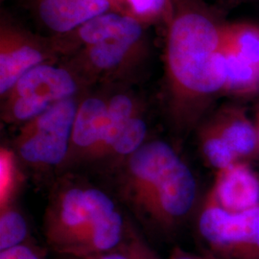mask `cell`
Here are the masks:
<instances>
[{
  "label": "cell",
  "instance_id": "20",
  "mask_svg": "<svg viewBox=\"0 0 259 259\" xmlns=\"http://www.w3.org/2000/svg\"><path fill=\"white\" fill-rule=\"evenodd\" d=\"M16 183V165L13 154L7 149H1L0 155V206L12 200Z\"/></svg>",
  "mask_w": 259,
  "mask_h": 259
},
{
  "label": "cell",
  "instance_id": "8",
  "mask_svg": "<svg viewBox=\"0 0 259 259\" xmlns=\"http://www.w3.org/2000/svg\"><path fill=\"white\" fill-rule=\"evenodd\" d=\"M198 134L230 149L239 160H257L258 139L255 124L241 106L223 107L201 125Z\"/></svg>",
  "mask_w": 259,
  "mask_h": 259
},
{
  "label": "cell",
  "instance_id": "1",
  "mask_svg": "<svg viewBox=\"0 0 259 259\" xmlns=\"http://www.w3.org/2000/svg\"><path fill=\"white\" fill-rule=\"evenodd\" d=\"M221 46L222 24L201 12L187 11L171 23L167 72L180 129L191 127L204 105L224 93L227 77Z\"/></svg>",
  "mask_w": 259,
  "mask_h": 259
},
{
  "label": "cell",
  "instance_id": "5",
  "mask_svg": "<svg viewBox=\"0 0 259 259\" xmlns=\"http://www.w3.org/2000/svg\"><path fill=\"white\" fill-rule=\"evenodd\" d=\"M78 90L74 77L53 65H37L23 75L10 92L6 117L10 121L27 122L56 103L73 98Z\"/></svg>",
  "mask_w": 259,
  "mask_h": 259
},
{
  "label": "cell",
  "instance_id": "15",
  "mask_svg": "<svg viewBox=\"0 0 259 259\" xmlns=\"http://www.w3.org/2000/svg\"><path fill=\"white\" fill-rule=\"evenodd\" d=\"M223 49L259 69V25L251 22L222 24Z\"/></svg>",
  "mask_w": 259,
  "mask_h": 259
},
{
  "label": "cell",
  "instance_id": "7",
  "mask_svg": "<svg viewBox=\"0 0 259 259\" xmlns=\"http://www.w3.org/2000/svg\"><path fill=\"white\" fill-rule=\"evenodd\" d=\"M178 155L160 139L146 141L122 164V188L130 203L140 209Z\"/></svg>",
  "mask_w": 259,
  "mask_h": 259
},
{
  "label": "cell",
  "instance_id": "13",
  "mask_svg": "<svg viewBox=\"0 0 259 259\" xmlns=\"http://www.w3.org/2000/svg\"><path fill=\"white\" fill-rule=\"evenodd\" d=\"M136 115V104L129 95L120 93L110 98L108 100V115L102 138L88 163L105 162L127 124Z\"/></svg>",
  "mask_w": 259,
  "mask_h": 259
},
{
  "label": "cell",
  "instance_id": "19",
  "mask_svg": "<svg viewBox=\"0 0 259 259\" xmlns=\"http://www.w3.org/2000/svg\"><path fill=\"white\" fill-rule=\"evenodd\" d=\"M132 46L128 41L120 38L110 39L91 46L90 60L96 68L109 70L120 64Z\"/></svg>",
  "mask_w": 259,
  "mask_h": 259
},
{
  "label": "cell",
  "instance_id": "3",
  "mask_svg": "<svg viewBox=\"0 0 259 259\" xmlns=\"http://www.w3.org/2000/svg\"><path fill=\"white\" fill-rule=\"evenodd\" d=\"M78 107L73 98L65 99L25 122L15 139V148L21 160L38 168L63 166Z\"/></svg>",
  "mask_w": 259,
  "mask_h": 259
},
{
  "label": "cell",
  "instance_id": "24",
  "mask_svg": "<svg viewBox=\"0 0 259 259\" xmlns=\"http://www.w3.org/2000/svg\"><path fill=\"white\" fill-rule=\"evenodd\" d=\"M142 259H159L157 257V254L153 251V250L150 249V247H149L148 245L146 244V246H145V249H144V251H143V257Z\"/></svg>",
  "mask_w": 259,
  "mask_h": 259
},
{
  "label": "cell",
  "instance_id": "2",
  "mask_svg": "<svg viewBox=\"0 0 259 259\" xmlns=\"http://www.w3.org/2000/svg\"><path fill=\"white\" fill-rule=\"evenodd\" d=\"M45 233L57 252L83 258L118 248L125 238V224L102 190L89 185H64L47 207Z\"/></svg>",
  "mask_w": 259,
  "mask_h": 259
},
{
  "label": "cell",
  "instance_id": "14",
  "mask_svg": "<svg viewBox=\"0 0 259 259\" xmlns=\"http://www.w3.org/2000/svg\"><path fill=\"white\" fill-rule=\"evenodd\" d=\"M44 56L29 46L4 50L0 54V93H10L19 79L35 66L42 64Z\"/></svg>",
  "mask_w": 259,
  "mask_h": 259
},
{
  "label": "cell",
  "instance_id": "9",
  "mask_svg": "<svg viewBox=\"0 0 259 259\" xmlns=\"http://www.w3.org/2000/svg\"><path fill=\"white\" fill-rule=\"evenodd\" d=\"M208 194L229 212H244L257 207L259 171L250 161H237L216 172Z\"/></svg>",
  "mask_w": 259,
  "mask_h": 259
},
{
  "label": "cell",
  "instance_id": "16",
  "mask_svg": "<svg viewBox=\"0 0 259 259\" xmlns=\"http://www.w3.org/2000/svg\"><path fill=\"white\" fill-rule=\"evenodd\" d=\"M221 50L227 77L224 93L235 97H249L259 93V69L222 47Z\"/></svg>",
  "mask_w": 259,
  "mask_h": 259
},
{
  "label": "cell",
  "instance_id": "25",
  "mask_svg": "<svg viewBox=\"0 0 259 259\" xmlns=\"http://www.w3.org/2000/svg\"><path fill=\"white\" fill-rule=\"evenodd\" d=\"M253 121L255 124V128H256V133H257V139H258V156H257V160H259V104L256 107V110L253 115Z\"/></svg>",
  "mask_w": 259,
  "mask_h": 259
},
{
  "label": "cell",
  "instance_id": "17",
  "mask_svg": "<svg viewBox=\"0 0 259 259\" xmlns=\"http://www.w3.org/2000/svg\"><path fill=\"white\" fill-rule=\"evenodd\" d=\"M27 221L12 202L1 206L0 213V251L27 244Z\"/></svg>",
  "mask_w": 259,
  "mask_h": 259
},
{
  "label": "cell",
  "instance_id": "6",
  "mask_svg": "<svg viewBox=\"0 0 259 259\" xmlns=\"http://www.w3.org/2000/svg\"><path fill=\"white\" fill-rule=\"evenodd\" d=\"M191 169L178 157L149 195L139 211L163 231H171L191 212L197 198Z\"/></svg>",
  "mask_w": 259,
  "mask_h": 259
},
{
  "label": "cell",
  "instance_id": "22",
  "mask_svg": "<svg viewBox=\"0 0 259 259\" xmlns=\"http://www.w3.org/2000/svg\"><path fill=\"white\" fill-rule=\"evenodd\" d=\"M134 11L139 15H156L166 7L168 0H129Z\"/></svg>",
  "mask_w": 259,
  "mask_h": 259
},
{
  "label": "cell",
  "instance_id": "12",
  "mask_svg": "<svg viewBox=\"0 0 259 259\" xmlns=\"http://www.w3.org/2000/svg\"><path fill=\"white\" fill-rule=\"evenodd\" d=\"M141 34L142 28L136 19L115 14H102L84 23L79 31L81 39L89 46L114 38L124 39L134 45Z\"/></svg>",
  "mask_w": 259,
  "mask_h": 259
},
{
  "label": "cell",
  "instance_id": "18",
  "mask_svg": "<svg viewBox=\"0 0 259 259\" xmlns=\"http://www.w3.org/2000/svg\"><path fill=\"white\" fill-rule=\"evenodd\" d=\"M147 124L138 114L134 116L123 131L105 162L122 163L127 157L140 148L147 140Z\"/></svg>",
  "mask_w": 259,
  "mask_h": 259
},
{
  "label": "cell",
  "instance_id": "4",
  "mask_svg": "<svg viewBox=\"0 0 259 259\" xmlns=\"http://www.w3.org/2000/svg\"><path fill=\"white\" fill-rule=\"evenodd\" d=\"M206 253L217 259H259V206L229 212L206 195L198 219Z\"/></svg>",
  "mask_w": 259,
  "mask_h": 259
},
{
  "label": "cell",
  "instance_id": "10",
  "mask_svg": "<svg viewBox=\"0 0 259 259\" xmlns=\"http://www.w3.org/2000/svg\"><path fill=\"white\" fill-rule=\"evenodd\" d=\"M108 115V100L89 97L79 104L70 139L68 155L63 167L89 162L102 138Z\"/></svg>",
  "mask_w": 259,
  "mask_h": 259
},
{
  "label": "cell",
  "instance_id": "21",
  "mask_svg": "<svg viewBox=\"0 0 259 259\" xmlns=\"http://www.w3.org/2000/svg\"><path fill=\"white\" fill-rule=\"evenodd\" d=\"M146 243L134 232L130 234L127 241H123L120 246L114 250L105 252L102 254L83 257V258L70 259H142L143 251Z\"/></svg>",
  "mask_w": 259,
  "mask_h": 259
},
{
  "label": "cell",
  "instance_id": "26",
  "mask_svg": "<svg viewBox=\"0 0 259 259\" xmlns=\"http://www.w3.org/2000/svg\"><path fill=\"white\" fill-rule=\"evenodd\" d=\"M33 259H46L45 258V256L39 252V253H37V255L34 257Z\"/></svg>",
  "mask_w": 259,
  "mask_h": 259
},
{
  "label": "cell",
  "instance_id": "23",
  "mask_svg": "<svg viewBox=\"0 0 259 259\" xmlns=\"http://www.w3.org/2000/svg\"><path fill=\"white\" fill-rule=\"evenodd\" d=\"M169 259H217L212 255L206 254H197L187 250H183L181 248H176L171 252Z\"/></svg>",
  "mask_w": 259,
  "mask_h": 259
},
{
  "label": "cell",
  "instance_id": "11",
  "mask_svg": "<svg viewBox=\"0 0 259 259\" xmlns=\"http://www.w3.org/2000/svg\"><path fill=\"white\" fill-rule=\"evenodd\" d=\"M109 0H42L39 16L47 27L67 32L105 14Z\"/></svg>",
  "mask_w": 259,
  "mask_h": 259
}]
</instances>
